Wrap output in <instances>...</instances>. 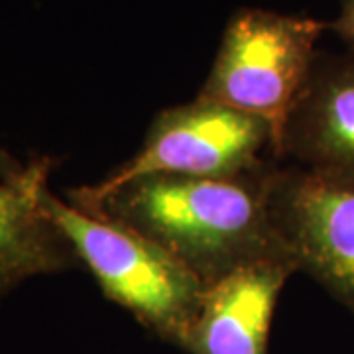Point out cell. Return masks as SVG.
Wrapping results in <instances>:
<instances>
[{"label":"cell","mask_w":354,"mask_h":354,"mask_svg":"<svg viewBox=\"0 0 354 354\" xmlns=\"http://www.w3.org/2000/svg\"><path fill=\"white\" fill-rule=\"evenodd\" d=\"M53 164L50 156L22 162L0 148V301L28 279L81 266L41 205Z\"/></svg>","instance_id":"52a82bcc"},{"label":"cell","mask_w":354,"mask_h":354,"mask_svg":"<svg viewBox=\"0 0 354 354\" xmlns=\"http://www.w3.org/2000/svg\"><path fill=\"white\" fill-rule=\"evenodd\" d=\"M278 165L236 177L148 176L111 189L91 183L67 191V201L132 228L211 286L248 266L293 262L270 207Z\"/></svg>","instance_id":"6da1fadb"},{"label":"cell","mask_w":354,"mask_h":354,"mask_svg":"<svg viewBox=\"0 0 354 354\" xmlns=\"http://www.w3.org/2000/svg\"><path fill=\"white\" fill-rule=\"evenodd\" d=\"M279 162L354 189V51L319 53L279 140Z\"/></svg>","instance_id":"8992f818"},{"label":"cell","mask_w":354,"mask_h":354,"mask_svg":"<svg viewBox=\"0 0 354 354\" xmlns=\"http://www.w3.org/2000/svg\"><path fill=\"white\" fill-rule=\"evenodd\" d=\"M329 28L354 51V0H342L341 12L329 24Z\"/></svg>","instance_id":"9c48e42d"},{"label":"cell","mask_w":354,"mask_h":354,"mask_svg":"<svg viewBox=\"0 0 354 354\" xmlns=\"http://www.w3.org/2000/svg\"><path fill=\"white\" fill-rule=\"evenodd\" d=\"M270 207L297 272L309 274L354 313V189L279 164Z\"/></svg>","instance_id":"5b68a950"},{"label":"cell","mask_w":354,"mask_h":354,"mask_svg":"<svg viewBox=\"0 0 354 354\" xmlns=\"http://www.w3.org/2000/svg\"><path fill=\"white\" fill-rule=\"evenodd\" d=\"M329 28L309 16L241 8L230 16L213 67L197 93L268 122L276 140L309 81Z\"/></svg>","instance_id":"3957f363"},{"label":"cell","mask_w":354,"mask_h":354,"mask_svg":"<svg viewBox=\"0 0 354 354\" xmlns=\"http://www.w3.org/2000/svg\"><path fill=\"white\" fill-rule=\"evenodd\" d=\"M41 205L102 293L156 337L181 348L201 301V281L158 244L132 228L77 209L50 185L41 193Z\"/></svg>","instance_id":"7a4b0ae2"},{"label":"cell","mask_w":354,"mask_h":354,"mask_svg":"<svg viewBox=\"0 0 354 354\" xmlns=\"http://www.w3.org/2000/svg\"><path fill=\"white\" fill-rule=\"evenodd\" d=\"M295 262L248 266L205 286L183 351L189 354H268L272 319Z\"/></svg>","instance_id":"ba28073f"},{"label":"cell","mask_w":354,"mask_h":354,"mask_svg":"<svg viewBox=\"0 0 354 354\" xmlns=\"http://www.w3.org/2000/svg\"><path fill=\"white\" fill-rule=\"evenodd\" d=\"M278 162L268 122L197 97L156 114L138 152L93 185L111 189L148 176L236 177Z\"/></svg>","instance_id":"277c9868"}]
</instances>
